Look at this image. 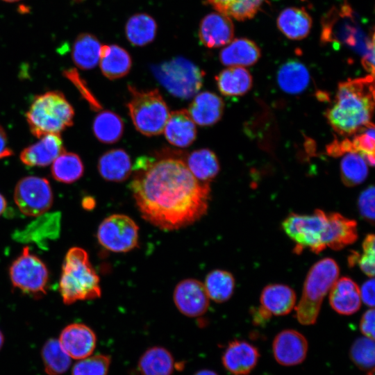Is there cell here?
Instances as JSON below:
<instances>
[{"label": "cell", "instance_id": "cell-6", "mask_svg": "<svg viewBox=\"0 0 375 375\" xmlns=\"http://www.w3.org/2000/svg\"><path fill=\"white\" fill-rule=\"evenodd\" d=\"M128 90L127 108L136 130L146 136L162 133L170 112L159 90H138L132 85Z\"/></svg>", "mask_w": 375, "mask_h": 375}, {"label": "cell", "instance_id": "cell-38", "mask_svg": "<svg viewBox=\"0 0 375 375\" xmlns=\"http://www.w3.org/2000/svg\"><path fill=\"white\" fill-rule=\"evenodd\" d=\"M368 164L364 157L356 151L347 152L340 164L341 178L349 187L362 183L368 174Z\"/></svg>", "mask_w": 375, "mask_h": 375}, {"label": "cell", "instance_id": "cell-8", "mask_svg": "<svg viewBox=\"0 0 375 375\" xmlns=\"http://www.w3.org/2000/svg\"><path fill=\"white\" fill-rule=\"evenodd\" d=\"M327 224V213L318 209L310 215L290 214L283 221L282 228L294 242L297 254L306 248L319 253L326 248L324 236Z\"/></svg>", "mask_w": 375, "mask_h": 375}, {"label": "cell", "instance_id": "cell-39", "mask_svg": "<svg viewBox=\"0 0 375 375\" xmlns=\"http://www.w3.org/2000/svg\"><path fill=\"white\" fill-rule=\"evenodd\" d=\"M111 357L106 354L90 355L78 360L72 369V375H108Z\"/></svg>", "mask_w": 375, "mask_h": 375}, {"label": "cell", "instance_id": "cell-40", "mask_svg": "<svg viewBox=\"0 0 375 375\" xmlns=\"http://www.w3.org/2000/svg\"><path fill=\"white\" fill-rule=\"evenodd\" d=\"M352 362L360 369L371 370L374 366V341L367 337L354 341L349 351Z\"/></svg>", "mask_w": 375, "mask_h": 375}, {"label": "cell", "instance_id": "cell-4", "mask_svg": "<svg viewBox=\"0 0 375 375\" xmlns=\"http://www.w3.org/2000/svg\"><path fill=\"white\" fill-rule=\"evenodd\" d=\"M74 110L65 95L49 91L35 97L26 113L31 133L40 138L59 134L74 123Z\"/></svg>", "mask_w": 375, "mask_h": 375}, {"label": "cell", "instance_id": "cell-41", "mask_svg": "<svg viewBox=\"0 0 375 375\" xmlns=\"http://www.w3.org/2000/svg\"><path fill=\"white\" fill-rule=\"evenodd\" d=\"M351 140L354 151L360 153L369 165H374V126L371 123Z\"/></svg>", "mask_w": 375, "mask_h": 375}, {"label": "cell", "instance_id": "cell-1", "mask_svg": "<svg viewBox=\"0 0 375 375\" xmlns=\"http://www.w3.org/2000/svg\"><path fill=\"white\" fill-rule=\"evenodd\" d=\"M138 163L130 189L144 220L173 231L188 226L206 214L210 184L197 180L183 160L141 158Z\"/></svg>", "mask_w": 375, "mask_h": 375}, {"label": "cell", "instance_id": "cell-45", "mask_svg": "<svg viewBox=\"0 0 375 375\" xmlns=\"http://www.w3.org/2000/svg\"><path fill=\"white\" fill-rule=\"evenodd\" d=\"M374 278L371 277L360 288L361 301L370 308H374Z\"/></svg>", "mask_w": 375, "mask_h": 375}, {"label": "cell", "instance_id": "cell-24", "mask_svg": "<svg viewBox=\"0 0 375 375\" xmlns=\"http://www.w3.org/2000/svg\"><path fill=\"white\" fill-rule=\"evenodd\" d=\"M260 56V49L253 41L247 38H237L230 42L220 51L219 60L227 67H247L255 64Z\"/></svg>", "mask_w": 375, "mask_h": 375}, {"label": "cell", "instance_id": "cell-32", "mask_svg": "<svg viewBox=\"0 0 375 375\" xmlns=\"http://www.w3.org/2000/svg\"><path fill=\"white\" fill-rule=\"evenodd\" d=\"M101 44L92 34L81 33L74 41L72 58L82 69H91L99 62Z\"/></svg>", "mask_w": 375, "mask_h": 375}, {"label": "cell", "instance_id": "cell-53", "mask_svg": "<svg viewBox=\"0 0 375 375\" xmlns=\"http://www.w3.org/2000/svg\"><path fill=\"white\" fill-rule=\"evenodd\" d=\"M2 1H6V2H16L20 0H2Z\"/></svg>", "mask_w": 375, "mask_h": 375}, {"label": "cell", "instance_id": "cell-5", "mask_svg": "<svg viewBox=\"0 0 375 375\" xmlns=\"http://www.w3.org/2000/svg\"><path fill=\"white\" fill-rule=\"evenodd\" d=\"M339 266L331 258H323L310 269L304 281L301 297L295 307L296 317L303 325L316 322L322 301L338 278Z\"/></svg>", "mask_w": 375, "mask_h": 375}, {"label": "cell", "instance_id": "cell-48", "mask_svg": "<svg viewBox=\"0 0 375 375\" xmlns=\"http://www.w3.org/2000/svg\"><path fill=\"white\" fill-rule=\"evenodd\" d=\"M12 154V149L8 147L6 133L0 125V159L10 156Z\"/></svg>", "mask_w": 375, "mask_h": 375}, {"label": "cell", "instance_id": "cell-22", "mask_svg": "<svg viewBox=\"0 0 375 375\" xmlns=\"http://www.w3.org/2000/svg\"><path fill=\"white\" fill-rule=\"evenodd\" d=\"M260 307L271 316H282L290 312L296 303L292 288L283 284H270L260 294Z\"/></svg>", "mask_w": 375, "mask_h": 375}, {"label": "cell", "instance_id": "cell-42", "mask_svg": "<svg viewBox=\"0 0 375 375\" xmlns=\"http://www.w3.org/2000/svg\"><path fill=\"white\" fill-rule=\"evenodd\" d=\"M374 234H368L365 238L362 244V253H358L357 260V264L362 272L370 278L374 277Z\"/></svg>", "mask_w": 375, "mask_h": 375}, {"label": "cell", "instance_id": "cell-18", "mask_svg": "<svg viewBox=\"0 0 375 375\" xmlns=\"http://www.w3.org/2000/svg\"><path fill=\"white\" fill-rule=\"evenodd\" d=\"M328 292L330 305L338 313L351 315L360 309L362 302L360 288L351 278H338Z\"/></svg>", "mask_w": 375, "mask_h": 375}, {"label": "cell", "instance_id": "cell-44", "mask_svg": "<svg viewBox=\"0 0 375 375\" xmlns=\"http://www.w3.org/2000/svg\"><path fill=\"white\" fill-rule=\"evenodd\" d=\"M360 330L365 337L374 340V309H368L362 316Z\"/></svg>", "mask_w": 375, "mask_h": 375}, {"label": "cell", "instance_id": "cell-30", "mask_svg": "<svg viewBox=\"0 0 375 375\" xmlns=\"http://www.w3.org/2000/svg\"><path fill=\"white\" fill-rule=\"evenodd\" d=\"M157 29L156 20L144 12L132 15L125 26L128 40L137 47H143L152 42L156 38Z\"/></svg>", "mask_w": 375, "mask_h": 375}, {"label": "cell", "instance_id": "cell-46", "mask_svg": "<svg viewBox=\"0 0 375 375\" xmlns=\"http://www.w3.org/2000/svg\"><path fill=\"white\" fill-rule=\"evenodd\" d=\"M65 74L67 77L70 78L74 83H78L79 88L83 89L84 93L86 94L87 99L90 102V103L93 105L94 107L97 109L101 108L98 102H97V101L90 95L88 90H84L85 89V86L83 85V83L82 82L81 79L79 77V75L75 69H69L68 71L65 72Z\"/></svg>", "mask_w": 375, "mask_h": 375}, {"label": "cell", "instance_id": "cell-26", "mask_svg": "<svg viewBox=\"0 0 375 375\" xmlns=\"http://www.w3.org/2000/svg\"><path fill=\"white\" fill-rule=\"evenodd\" d=\"M98 171L105 180L122 182L126 180L132 171L129 155L122 149L105 152L98 160Z\"/></svg>", "mask_w": 375, "mask_h": 375}, {"label": "cell", "instance_id": "cell-33", "mask_svg": "<svg viewBox=\"0 0 375 375\" xmlns=\"http://www.w3.org/2000/svg\"><path fill=\"white\" fill-rule=\"evenodd\" d=\"M124 129L122 118L110 110L98 113L92 125L95 137L104 144H113L119 141L124 133Z\"/></svg>", "mask_w": 375, "mask_h": 375}, {"label": "cell", "instance_id": "cell-16", "mask_svg": "<svg viewBox=\"0 0 375 375\" xmlns=\"http://www.w3.org/2000/svg\"><path fill=\"white\" fill-rule=\"evenodd\" d=\"M198 35L205 47L217 48L232 41L234 26L229 17L218 12H211L201 20Z\"/></svg>", "mask_w": 375, "mask_h": 375}, {"label": "cell", "instance_id": "cell-37", "mask_svg": "<svg viewBox=\"0 0 375 375\" xmlns=\"http://www.w3.org/2000/svg\"><path fill=\"white\" fill-rule=\"evenodd\" d=\"M42 359L45 372L48 375H60L71 366L72 358L62 349L58 340H48L42 348Z\"/></svg>", "mask_w": 375, "mask_h": 375}, {"label": "cell", "instance_id": "cell-47", "mask_svg": "<svg viewBox=\"0 0 375 375\" xmlns=\"http://www.w3.org/2000/svg\"><path fill=\"white\" fill-rule=\"evenodd\" d=\"M367 51L364 55L362 63L363 67L367 71L371 72L372 75L374 73V40H372L368 46Z\"/></svg>", "mask_w": 375, "mask_h": 375}, {"label": "cell", "instance_id": "cell-35", "mask_svg": "<svg viewBox=\"0 0 375 375\" xmlns=\"http://www.w3.org/2000/svg\"><path fill=\"white\" fill-rule=\"evenodd\" d=\"M203 285L210 299L223 303L233 295L235 278L229 272L215 269L207 274Z\"/></svg>", "mask_w": 375, "mask_h": 375}, {"label": "cell", "instance_id": "cell-19", "mask_svg": "<svg viewBox=\"0 0 375 375\" xmlns=\"http://www.w3.org/2000/svg\"><path fill=\"white\" fill-rule=\"evenodd\" d=\"M328 224L324 236L326 247L340 250L358 238L357 223L338 212L327 213Z\"/></svg>", "mask_w": 375, "mask_h": 375}, {"label": "cell", "instance_id": "cell-31", "mask_svg": "<svg viewBox=\"0 0 375 375\" xmlns=\"http://www.w3.org/2000/svg\"><path fill=\"white\" fill-rule=\"evenodd\" d=\"M185 163L192 175L204 183H210L219 172L217 157L209 149H201L191 152Z\"/></svg>", "mask_w": 375, "mask_h": 375}, {"label": "cell", "instance_id": "cell-23", "mask_svg": "<svg viewBox=\"0 0 375 375\" xmlns=\"http://www.w3.org/2000/svg\"><path fill=\"white\" fill-rule=\"evenodd\" d=\"M99 62L103 76L110 80L125 76L132 66L129 53L117 44L101 45Z\"/></svg>", "mask_w": 375, "mask_h": 375}, {"label": "cell", "instance_id": "cell-17", "mask_svg": "<svg viewBox=\"0 0 375 375\" xmlns=\"http://www.w3.org/2000/svg\"><path fill=\"white\" fill-rule=\"evenodd\" d=\"M65 151L62 138L59 134H48L26 147L21 152V161L27 166L45 167Z\"/></svg>", "mask_w": 375, "mask_h": 375}, {"label": "cell", "instance_id": "cell-50", "mask_svg": "<svg viewBox=\"0 0 375 375\" xmlns=\"http://www.w3.org/2000/svg\"><path fill=\"white\" fill-rule=\"evenodd\" d=\"M6 208V201L4 197L0 193V215L4 212Z\"/></svg>", "mask_w": 375, "mask_h": 375}, {"label": "cell", "instance_id": "cell-43", "mask_svg": "<svg viewBox=\"0 0 375 375\" xmlns=\"http://www.w3.org/2000/svg\"><path fill=\"white\" fill-rule=\"evenodd\" d=\"M374 187L366 188L358 199V209L360 215L369 223L374 222Z\"/></svg>", "mask_w": 375, "mask_h": 375}, {"label": "cell", "instance_id": "cell-34", "mask_svg": "<svg viewBox=\"0 0 375 375\" xmlns=\"http://www.w3.org/2000/svg\"><path fill=\"white\" fill-rule=\"evenodd\" d=\"M265 0H204L218 12L238 21L253 18Z\"/></svg>", "mask_w": 375, "mask_h": 375}, {"label": "cell", "instance_id": "cell-51", "mask_svg": "<svg viewBox=\"0 0 375 375\" xmlns=\"http://www.w3.org/2000/svg\"><path fill=\"white\" fill-rule=\"evenodd\" d=\"M3 342H4L3 335V333H1V331H0V350H1V349L2 348V347H3Z\"/></svg>", "mask_w": 375, "mask_h": 375}, {"label": "cell", "instance_id": "cell-28", "mask_svg": "<svg viewBox=\"0 0 375 375\" xmlns=\"http://www.w3.org/2000/svg\"><path fill=\"white\" fill-rule=\"evenodd\" d=\"M219 92L228 97L242 96L252 87V76L243 67L231 66L222 70L215 77Z\"/></svg>", "mask_w": 375, "mask_h": 375}, {"label": "cell", "instance_id": "cell-2", "mask_svg": "<svg viewBox=\"0 0 375 375\" xmlns=\"http://www.w3.org/2000/svg\"><path fill=\"white\" fill-rule=\"evenodd\" d=\"M374 107V75L369 74L340 83L326 116L335 131L349 135L371 124Z\"/></svg>", "mask_w": 375, "mask_h": 375}, {"label": "cell", "instance_id": "cell-13", "mask_svg": "<svg viewBox=\"0 0 375 375\" xmlns=\"http://www.w3.org/2000/svg\"><path fill=\"white\" fill-rule=\"evenodd\" d=\"M58 340L68 356L75 360L92 355L97 345L94 331L81 323H73L65 326Z\"/></svg>", "mask_w": 375, "mask_h": 375}, {"label": "cell", "instance_id": "cell-9", "mask_svg": "<svg viewBox=\"0 0 375 375\" xmlns=\"http://www.w3.org/2000/svg\"><path fill=\"white\" fill-rule=\"evenodd\" d=\"M97 236L99 243L106 249L115 253H126L138 246L139 227L130 217L113 214L101 222Z\"/></svg>", "mask_w": 375, "mask_h": 375}, {"label": "cell", "instance_id": "cell-29", "mask_svg": "<svg viewBox=\"0 0 375 375\" xmlns=\"http://www.w3.org/2000/svg\"><path fill=\"white\" fill-rule=\"evenodd\" d=\"M277 82L282 90L288 94L302 92L310 82V74L306 67L295 60L285 62L277 73Z\"/></svg>", "mask_w": 375, "mask_h": 375}, {"label": "cell", "instance_id": "cell-27", "mask_svg": "<svg viewBox=\"0 0 375 375\" xmlns=\"http://www.w3.org/2000/svg\"><path fill=\"white\" fill-rule=\"evenodd\" d=\"M175 367L172 353L160 346L148 348L138 362V369L141 375H172Z\"/></svg>", "mask_w": 375, "mask_h": 375}, {"label": "cell", "instance_id": "cell-12", "mask_svg": "<svg viewBox=\"0 0 375 375\" xmlns=\"http://www.w3.org/2000/svg\"><path fill=\"white\" fill-rule=\"evenodd\" d=\"M173 299L177 309L185 316L197 317L208 310L210 299L203 283L195 278H186L175 287Z\"/></svg>", "mask_w": 375, "mask_h": 375}, {"label": "cell", "instance_id": "cell-15", "mask_svg": "<svg viewBox=\"0 0 375 375\" xmlns=\"http://www.w3.org/2000/svg\"><path fill=\"white\" fill-rule=\"evenodd\" d=\"M260 353L258 349L244 340L230 342L222 356L224 367L233 375H248L256 366Z\"/></svg>", "mask_w": 375, "mask_h": 375}, {"label": "cell", "instance_id": "cell-14", "mask_svg": "<svg viewBox=\"0 0 375 375\" xmlns=\"http://www.w3.org/2000/svg\"><path fill=\"white\" fill-rule=\"evenodd\" d=\"M306 338L299 331L285 329L278 333L272 343L275 360L283 366H294L303 362L308 352Z\"/></svg>", "mask_w": 375, "mask_h": 375}, {"label": "cell", "instance_id": "cell-3", "mask_svg": "<svg viewBox=\"0 0 375 375\" xmlns=\"http://www.w3.org/2000/svg\"><path fill=\"white\" fill-rule=\"evenodd\" d=\"M99 277L92 266L87 251L74 247L67 252L59 283L65 304L92 300L101 294Z\"/></svg>", "mask_w": 375, "mask_h": 375}, {"label": "cell", "instance_id": "cell-21", "mask_svg": "<svg viewBox=\"0 0 375 375\" xmlns=\"http://www.w3.org/2000/svg\"><path fill=\"white\" fill-rule=\"evenodd\" d=\"M163 131L167 140L178 147H189L197 137L195 123L185 109L170 112Z\"/></svg>", "mask_w": 375, "mask_h": 375}, {"label": "cell", "instance_id": "cell-20", "mask_svg": "<svg viewBox=\"0 0 375 375\" xmlns=\"http://www.w3.org/2000/svg\"><path fill=\"white\" fill-rule=\"evenodd\" d=\"M224 109V103L220 97L205 91L195 96L188 111L194 123L209 126L220 120Z\"/></svg>", "mask_w": 375, "mask_h": 375}, {"label": "cell", "instance_id": "cell-10", "mask_svg": "<svg viewBox=\"0 0 375 375\" xmlns=\"http://www.w3.org/2000/svg\"><path fill=\"white\" fill-rule=\"evenodd\" d=\"M12 285L22 292L31 294L46 293L49 272L45 264L31 253L28 247L12 262L9 269Z\"/></svg>", "mask_w": 375, "mask_h": 375}, {"label": "cell", "instance_id": "cell-11", "mask_svg": "<svg viewBox=\"0 0 375 375\" xmlns=\"http://www.w3.org/2000/svg\"><path fill=\"white\" fill-rule=\"evenodd\" d=\"M14 200L19 210L26 216L38 217L48 211L53 203V192L47 179L26 176L15 185Z\"/></svg>", "mask_w": 375, "mask_h": 375}, {"label": "cell", "instance_id": "cell-25", "mask_svg": "<svg viewBox=\"0 0 375 375\" xmlns=\"http://www.w3.org/2000/svg\"><path fill=\"white\" fill-rule=\"evenodd\" d=\"M310 15L303 8L289 7L283 10L276 19L279 31L288 39L299 40L308 35L312 28Z\"/></svg>", "mask_w": 375, "mask_h": 375}, {"label": "cell", "instance_id": "cell-7", "mask_svg": "<svg viewBox=\"0 0 375 375\" xmlns=\"http://www.w3.org/2000/svg\"><path fill=\"white\" fill-rule=\"evenodd\" d=\"M151 71L158 81L172 95L188 99L201 89L205 72L181 56L153 65Z\"/></svg>", "mask_w": 375, "mask_h": 375}, {"label": "cell", "instance_id": "cell-52", "mask_svg": "<svg viewBox=\"0 0 375 375\" xmlns=\"http://www.w3.org/2000/svg\"><path fill=\"white\" fill-rule=\"evenodd\" d=\"M367 375H374V369H372L369 370Z\"/></svg>", "mask_w": 375, "mask_h": 375}, {"label": "cell", "instance_id": "cell-36", "mask_svg": "<svg viewBox=\"0 0 375 375\" xmlns=\"http://www.w3.org/2000/svg\"><path fill=\"white\" fill-rule=\"evenodd\" d=\"M51 175L63 183H72L83 174L84 166L80 157L72 152L63 151L52 162Z\"/></svg>", "mask_w": 375, "mask_h": 375}, {"label": "cell", "instance_id": "cell-49", "mask_svg": "<svg viewBox=\"0 0 375 375\" xmlns=\"http://www.w3.org/2000/svg\"><path fill=\"white\" fill-rule=\"evenodd\" d=\"M193 375H219L216 372L208 369H202L196 372Z\"/></svg>", "mask_w": 375, "mask_h": 375}]
</instances>
